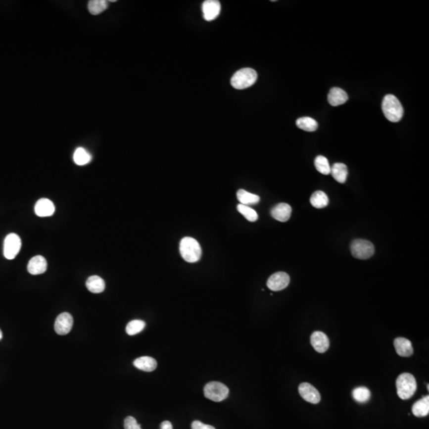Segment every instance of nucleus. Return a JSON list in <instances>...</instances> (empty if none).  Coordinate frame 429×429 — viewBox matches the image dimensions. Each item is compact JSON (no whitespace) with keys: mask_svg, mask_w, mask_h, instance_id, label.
Segmentation results:
<instances>
[{"mask_svg":"<svg viewBox=\"0 0 429 429\" xmlns=\"http://www.w3.org/2000/svg\"><path fill=\"white\" fill-rule=\"evenodd\" d=\"M330 174L338 183H345L348 175L347 165L343 163H334L331 168Z\"/></svg>","mask_w":429,"mask_h":429,"instance_id":"nucleus-20","label":"nucleus"},{"mask_svg":"<svg viewBox=\"0 0 429 429\" xmlns=\"http://www.w3.org/2000/svg\"><path fill=\"white\" fill-rule=\"evenodd\" d=\"M75 163L78 165H85L92 161V156L86 149L80 147L76 149L73 154Z\"/></svg>","mask_w":429,"mask_h":429,"instance_id":"nucleus-25","label":"nucleus"},{"mask_svg":"<svg viewBox=\"0 0 429 429\" xmlns=\"http://www.w3.org/2000/svg\"><path fill=\"white\" fill-rule=\"evenodd\" d=\"M180 253L184 260L194 263L201 258V247L195 238L186 237L180 242Z\"/></svg>","mask_w":429,"mask_h":429,"instance_id":"nucleus-2","label":"nucleus"},{"mask_svg":"<svg viewBox=\"0 0 429 429\" xmlns=\"http://www.w3.org/2000/svg\"><path fill=\"white\" fill-rule=\"evenodd\" d=\"M396 386L398 397L402 400H408L411 398L417 391V381L411 374H401L396 381Z\"/></svg>","mask_w":429,"mask_h":429,"instance_id":"nucleus-3","label":"nucleus"},{"mask_svg":"<svg viewBox=\"0 0 429 429\" xmlns=\"http://www.w3.org/2000/svg\"><path fill=\"white\" fill-rule=\"evenodd\" d=\"M86 287L93 293H100L105 289L104 281L99 276H91L88 278Z\"/></svg>","mask_w":429,"mask_h":429,"instance_id":"nucleus-22","label":"nucleus"},{"mask_svg":"<svg viewBox=\"0 0 429 429\" xmlns=\"http://www.w3.org/2000/svg\"><path fill=\"white\" fill-rule=\"evenodd\" d=\"M124 429H142L141 425L137 423V421L133 417H127L124 421Z\"/></svg>","mask_w":429,"mask_h":429,"instance_id":"nucleus-31","label":"nucleus"},{"mask_svg":"<svg viewBox=\"0 0 429 429\" xmlns=\"http://www.w3.org/2000/svg\"><path fill=\"white\" fill-rule=\"evenodd\" d=\"M290 282V278L285 272H278L273 274L267 281V287L270 290L281 291L286 288Z\"/></svg>","mask_w":429,"mask_h":429,"instance_id":"nucleus-8","label":"nucleus"},{"mask_svg":"<svg viewBox=\"0 0 429 429\" xmlns=\"http://www.w3.org/2000/svg\"><path fill=\"white\" fill-rule=\"evenodd\" d=\"M204 393L206 398L216 402H220L228 397L229 389L223 383L211 381L204 386Z\"/></svg>","mask_w":429,"mask_h":429,"instance_id":"nucleus-5","label":"nucleus"},{"mask_svg":"<svg viewBox=\"0 0 429 429\" xmlns=\"http://www.w3.org/2000/svg\"><path fill=\"white\" fill-rule=\"evenodd\" d=\"M2 331L0 330V340H1V339H2Z\"/></svg>","mask_w":429,"mask_h":429,"instance_id":"nucleus-34","label":"nucleus"},{"mask_svg":"<svg viewBox=\"0 0 429 429\" xmlns=\"http://www.w3.org/2000/svg\"><path fill=\"white\" fill-rule=\"evenodd\" d=\"M393 345L399 356L409 357L413 354V345L407 338L403 337L396 338L393 341Z\"/></svg>","mask_w":429,"mask_h":429,"instance_id":"nucleus-16","label":"nucleus"},{"mask_svg":"<svg viewBox=\"0 0 429 429\" xmlns=\"http://www.w3.org/2000/svg\"><path fill=\"white\" fill-rule=\"evenodd\" d=\"M237 198L240 204L242 205H255L260 201V197L258 195L250 193L244 190H239L237 191Z\"/></svg>","mask_w":429,"mask_h":429,"instance_id":"nucleus-21","label":"nucleus"},{"mask_svg":"<svg viewBox=\"0 0 429 429\" xmlns=\"http://www.w3.org/2000/svg\"><path fill=\"white\" fill-rule=\"evenodd\" d=\"M351 254L355 258L366 260L375 254V246L367 240L355 239L351 242Z\"/></svg>","mask_w":429,"mask_h":429,"instance_id":"nucleus-6","label":"nucleus"},{"mask_svg":"<svg viewBox=\"0 0 429 429\" xmlns=\"http://www.w3.org/2000/svg\"><path fill=\"white\" fill-rule=\"evenodd\" d=\"M315 166L317 171L325 175H329L331 173V167L329 160L325 156H317L315 159Z\"/></svg>","mask_w":429,"mask_h":429,"instance_id":"nucleus-28","label":"nucleus"},{"mask_svg":"<svg viewBox=\"0 0 429 429\" xmlns=\"http://www.w3.org/2000/svg\"><path fill=\"white\" fill-rule=\"evenodd\" d=\"M270 213L272 217L278 221L287 222L292 214V208L289 204L281 203L274 206Z\"/></svg>","mask_w":429,"mask_h":429,"instance_id":"nucleus-14","label":"nucleus"},{"mask_svg":"<svg viewBox=\"0 0 429 429\" xmlns=\"http://www.w3.org/2000/svg\"><path fill=\"white\" fill-rule=\"evenodd\" d=\"M299 393L304 401L309 403L318 404L321 401V394L313 385L309 383H301L298 387Z\"/></svg>","mask_w":429,"mask_h":429,"instance_id":"nucleus-11","label":"nucleus"},{"mask_svg":"<svg viewBox=\"0 0 429 429\" xmlns=\"http://www.w3.org/2000/svg\"><path fill=\"white\" fill-rule=\"evenodd\" d=\"M352 396L357 402L366 403L371 398V391L367 387H357L352 391Z\"/></svg>","mask_w":429,"mask_h":429,"instance_id":"nucleus-26","label":"nucleus"},{"mask_svg":"<svg viewBox=\"0 0 429 429\" xmlns=\"http://www.w3.org/2000/svg\"><path fill=\"white\" fill-rule=\"evenodd\" d=\"M258 79V74L254 69L250 68H244L237 71L231 80L232 87L238 90L251 87L255 84Z\"/></svg>","mask_w":429,"mask_h":429,"instance_id":"nucleus-4","label":"nucleus"},{"mask_svg":"<svg viewBox=\"0 0 429 429\" xmlns=\"http://www.w3.org/2000/svg\"><path fill=\"white\" fill-rule=\"evenodd\" d=\"M134 366L141 371L151 372L157 368V363L152 357L143 356L134 361Z\"/></svg>","mask_w":429,"mask_h":429,"instance_id":"nucleus-18","label":"nucleus"},{"mask_svg":"<svg viewBox=\"0 0 429 429\" xmlns=\"http://www.w3.org/2000/svg\"><path fill=\"white\" fill-rule=\"evenodd\" d=\"M296 126L303 131L313 132L318 128V123L314 119L310 117L299 118L296 120Z\"/></svg>","mask_w":429,"mask_h":429,"instance_id":"nucleus-24","label":"nucleus"},{"mask_svg":"<svg viewBox=\"0 0 429 429\" xmlns=\"http://www.w3.org/2000/svg\"><path fill=\"white\" fill-rule=\"evenodd\" d=\"M204 18L208 22L213 21L220 15L221 4L218 0H206L202 4Z\"/></svg>","mask_w":429,"mask_h":429,"instance_id":"nucleus-10","label":"nucleus"},{"mask_svg":"<svg viewBox=\"0 0 429 429\" xmlns=\"http://www.w3.org/2000/svg\"><path fill=\"white\" fill-rule=\"evenodd\" d=\"M73 325V317L68 312H63L59 315L55 321V332L60 335H65L70 333Z\"/></svg>","mask_w":429,"mask_h":429,"instance_id":"nucleus-9","label":"nucleus"},{"mask_svg":"<svg viewBox=\"0 0 429 429\" xmlns=\"http://www.w3.org/2000/svg\"><path fill=\"white\" fill-rule=\"evenodd\" d=\"M381 108L385 118L392 123H397L403 117V107L397 97L393 95L384 97Z\"/></svg>","mask_w":429,"mask_h":429,"instance_id":"nucleus-1","label":"nucleus"},{"mask_svg":"<svg viewBox=\"0 0 429 429\" xmlns=\"http://www.w3.org/2000/svg\"><path fill=\"white\" fill-rule=\"evenodd\" d=\"M161 429H173V425H172V423L170 421H163V422L161 424Z\"/></svg>","mask_w":429,"mask_h":429,"instance_id":"nucleus-33","label":"nucleus"},{"mask_svg":"<svg viewBox=\"0 0 429 429\" xmlns=\"http://www.w3.org/2000/svg\"><path fill=\"white\" fill-rule=\"evenodd\" d=\"M310 203L314 208H323L328 206L329 199L326 193L322 191H315L310 198Z\"/></svg>","mask_w":429,"mask_h":429,"instance_id":"nucleus-23","label":"nucleus"},{"mask_svg":"<svg viewBox=\"0 0 429 429\" xmlns=\"http://www.w3.org/2000/svg\"><path fill=\"white\" fill-rule=\"evenodd\" d=\"M145 323L139 320H135L128 323L126 328V332L129 335H135L141 333L145 329Z\"/></svg>","mask_w":429,"mask_h":429,"instance_id":"nucleus-29","label":"nucleus"},{"mask_svg":"<svg viewBox=\"0 0 429 429\" xmlns=\"http://www.w3.org/2000/svg\"><path fill=\"white\" fill-rule=\"evenodd\" d=\"M35 212L37 216L40 217L51 216L55 212V206L50 199L42 198L35 204Z\"/></svg>","mask_w":429,"mask_h":429,"instance_id":"nucleus-13","label":"nucleus"},{"mask_svg":"<svg viewBox=\"0 0 429 429\" xmlns=\"http://www.w3.org/2000/svg\"><path fill=\"white\" fill-rule=\"evenodd\" d=\"M27 270L32 275L44 274L47 270V262L43 256H35L31 258L27 266Z\"/></svg>","mask_w":429,"mask_h":429,"instance_id":"nucleus-15","label":"nucleus"},{"mask_svg":"<svg viewBox=\"0 0 429 429\" xmlns=\"http://www.w3.org/2000/svg\"><path fill=\"white\" fill-rule=\"evenodd\" d=\"M191 429H216L213 426L209 425H205L200 421H195L191 423Z\"/></svg>","mask_w":429,"mask_h":429,"instance_id":"nucleus-32","label":"nucleus"},{"mask_svg":"<svg viewBox=\"0 0 429 429\" xmlns=\"http://www.w3.org/2000/svg\"><path fill=\"white\" fill-rule=\"evenodd\" d=\"M237 209L240 214H242L244 217L246 218L248 221L255 222L258 220V216L255 210L250 208L249 206L242 205V204H238L237 206Z\"/></svg>","mask_w":429,"mask_h":429,"instance_id":"nucleus-30","label":"nucleus"},{"mask_svg":"<svg viewBox=\"0 0 429 429\" xmlns=\"http://www.w3.org/2000/svg\"><path fill=\"white\" fill-rule=\"evenodd\" d=\"M21 246H22V241L18 235L14 233L7 235L5 238L4 246H3V254L5 258L9 260H12L15 258L20 251Z\"/></svg>","mask_w":429,"mask_h":429,"instance_id":"nucleus-7","label":"nucleus"},{"mask_svg":"<svg viewBox=\"0 0 429 429\" xmlns=\"http://www.w3.org/2000/svg\"><path fill=\"white\" fill-rule=\"evenodd\" d=\"M310 339L311 344L317 352L322 354L329 350L330 341L329 337L322 332L317 331L312 333Z\"/></svg>","mask_w":429,"mask_h":429,"instance_id":"nucleus-12","label":"nucleus"},{"mask_svg":"<svg viewBox=\"0 0 429 429\" xmlns=\"http://www.w3.org/2000/svg\"><path fill=\"white\" fill-rule=\"evenodd\" d=\"M412 412L413 415L417 417H427L429 413V395L413 404Z\"/></svg>","mask_w":429,"mask_h":429,"instance_id":"nucleus-19","label":"nucleus"},{"mask_svg":"<svg viewBox=\"0 0 429 429\" xmlns=\"http://www.w3.org/2000/svg\"><path fill=\"white\" fill-rule=\"evenodd\" d=\"M328 100L333 107H337L343 104L348 100V95L346 92L339 88H333L329 92Z\"/></svg>","mask_w":429,"mask_h":429,"instance_id":"nucleus-17","label":"nucleus"},{"mask_svg":"<svg viewBox=\"0 0 429 429\" xmlns=\"http://www.w3.org/2000/svg\"><path fill=\"white\" fill-rule=\"evenodd\" d=\"M107 2L105 0H92L89 2V10L93 15H97L107 10Z\"/></svg>","mask_w":429,"mask_h":429,"instance_id":"nucleus-27","label":"nucleus"}]
</instances>
